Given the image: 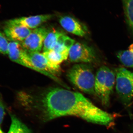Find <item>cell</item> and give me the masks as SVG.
Returning <instances> with one entry per match:
<instances>
[{
    "instance_id": "cell-1",
    "label": "cell",
    "mask_w": 133,
    "mask_h": 133,
    "mask_svg": "<svg viewBox=\"0 0 133 133\" xmlns=\"http://www.w3.org/2000/svg\"><path fill=\"white\" fill-rule=\"evenodd\" d=\"M19 104L44 122L66 116L78 117L106 126L112 123L113 116L95 106L82 94L67 88H51L37 94L17 93Z\"/></svg>"
},
{
    "instance_id": "cell-2",
    "label": "cell",
    "mask_w": 133,
    "mask_h": 133,
    "mask_svg": "<svg viewBox=\"0 0 133 133\" xmlns=\"http://www.w3.org/2000/svg\"><path fill=\"white\" fill-rule=\"evenodd\" d=\"M69 81L85 93L95 94V76L91 67L88 65H74L67 74Z\"/></svg>"
},
{
    "instance_id": "cell-3",
    "label": "cell",
    "mask_w": 133,
    "mask_h": 133,
    "mask_svg": "<svg viewBox=\"0 0 133 133\" xmlns=\"http://www.w3.org/2000/svg\"><path fill=\"white\" fill-rule=\"evenodd\" d=\"M116 82V75L111 69L102 66L98 69L95 76V94L104 105L109 104Z\"/></svg>"
},
{
    "instance_id": "cell-4",
    "label": "cell",
    "mask_w": 133,
    "mask_h": 133,
    "mask_svg": "<svg viewBox=\"0 0 133 133\" xmlns=\"http://www.w3.org/2000/svg\"><path fill=\"white\" fill-rule=\"evenodd\" d=\"M116 90L124 104L133 100V72L123 67L116 70Z\"/></svg>"
},
{
    "instance_id": "cell-5",
    "label": "cell",
    "mask_w": 133,
    "mask_h": 133,
    "mask_svg": "<svg viewBox=\"0 0 133 133\" xmlns=\"http://www.w3.org/2000/svg\"><path fill=\"white\" fill-rule=\"evenodd\" d=\"M49 31L44 27H38L32 30L30 34L21 44L28 52H40L43 48L45 37Z\"/></svg>"
},
{
    "instance_id": "cell-6",
    "label": "cell",
    "mask_w": 133,
    "mask_h": 133,
    "mask_svg": "<svg viewBox=\"0 0 133 133\" xmlns=\"http://www.w3.org/2000/svg\"><path fill=\"white\" fill-rule=\"evenodd\" d=\"M69 59L74 63H91L95 62L97 56L94 50L85 44L75 43L69 50Z\"/></svg>"
},
{
    "instance_id": "cell-7",
    "label": "cell",
    "mask_w": 133,
    "mask_h": 133,
    "mask_svg": "<svg viewBox=\"0 0 133 133\" xmlns=\"http://www.w3.org/2000/svg\"><path fill=\"white\" fill-rule=\"evenodd\" d=\"M8 55L13 62L41 73L33 65L28 52L21 43L10 42Z\"/></svg>"
},
{
    "instance_id": "cell-8",
    "label": "cell",
    "mask_w": 133,
    "mask_h": 133,
    "mask_svg": "<svg viewBox=\"0 0 133 133\" xmlns=\"http://www.w3.org/2000/svg\"><path fill=\"white\" fill-rule=\"evenodd\" d=\"M58 21L62 28L69 33L81 37L86 35L87 30L85 26L74 17L62 15L58 17Z\"/></svg>"
},
{
    "instance_id": "cell-9",
    "label": "cell",
    "mask_w": 133,
    "mask_h": 133,
    "mask_svg": "<svg viewBox=\"0 0 133 133\" xmlns=\"http://www.w3.org/2000/svg\"><path fill=\"white\" fill-rule=\"evenodd\" d=\"M3 30L9 41L19 43L24 41L32 31L24 26L14 24L9 21L6 22Z\"/></svg>"
},
{
    "instance_id": "cell-10",
    "label": "cell",
    "mask_w": 133,
    "mask_h": 133,
    "mask_svg": "<svg viewBox=\"0 0 133 133\" xmlns=\"http://www.w3.org/2000/svg\"><path fill=\"white\" fill-rule=\"evenodd\" d=\"M54 15L44 14L23 17L9 20L14 24L24 26L32 30L38 28L42 24L53 18Z\"/></svg>"
},
{
    "instance_id": "cell-11",
    "label": "cell",
    "mask_w": 133,
    "mask_h": 133,
    "mask_svg": "<svg viewBox=\"0 0 133 133\" xmlns=\"http://www.w3.org/2000/svg\"><path fill=\"white\" fill-rule=\"evenodd\" d=\"M11 123L7 133H32L31 130L16 116L10 114Z\"/></svg>"
},
{
    "instance_id": "cell-12",
    "label": "cell",
    "mask_w": 133,
    "mask_h": 133,
    "mask_svg": "<svg viewBox=\"0 0 133 133\" xmlns=\"http://www.w3.org/2000/svg\"><path fill=\"white\" fill-rule=\"evenodd\" d=\"M116 55L119 61L124 66L133 67V43L129 45L127 49L119 51Z\"/></svg>"
},
{
    "instance_id": "cell-13",
    "label": "cell",
    "mask_w": 133,
    "mask_h": 133,
    "mask_svg": "<svg viewBox=\"0 0 133 133\" xmlns=\"http://www.w3.org/2000/svg\"><path fill=\"white\" fill-rule=\"evenodd\" d=\"M69 52H60L50 50L43 52V55L53 64L60 65V64L69 57Z\"/></svg>"
},
{
    "instance_id": "cell-14",
    "label": "cell",
    "mask_w": 133,
    "mask_h": 133,
    "mask_svg": "<svg viewBox=\"0 0 133 133\" xmlns=\"http://www.w3.org/2000/svg\"><path fill=\"white\" fill-rule=\"evenodd\" d=\"M63 34L62 32L56 30L50 31L44 42L43 52L52 49L60 36Z\"/></svg>"
},
{
    "instance_id": "cell-15",
    "label": "cell",
    "mask_w": 133,
    "mask_h": 133,
    "mask_svg": "<svg viewBox=\"0 0 133 133\" xmlns=\"http://www.w3.org/2000/svg\"><path fill=\"white\" fill-rule=\"evenodd\" d=\"M126 22L133 35V0H122Z\"/></svg>"
},
{
    "instance_id": "cell-16",
    "label": "cell",
    "mask_w": 133,
    "mask_h": 133,
    "mask_svg": "<svg viewBox=\"0 0 133 133\" xmlns=\"http://www.w3.org/2000/svg\"><path fill=\"white\" fill-rule=\"evenodd\" d=\"M10 42L4 33L0 31V52L3 55L8 54Z\"/></svg>"
},
{
    "instance_id": "cell-17",
    "label": "cell",
    "mask_w": 133,
    "mask_h": 133,
    "mask_svg": "<svg viewBox=\"0 0 133 133\" xmlns=\"http://www.w3.org/2000/svg\"><path fill=\"white\" fill-rule=\"evenodd\" d=\"M5 114V107L2 101L0 99V125L2 123Z\"/></svg>"
},
{
    "instance_id": "cell-18",
    "label": "cell",
    "mask_w": 133,
    "mask_h": 133,
    "mask_svg": "<svg viewBox=\"0 0 133 133\" xmlns=\"http://www.w3.org/2000/svg\"><path fill=\"white\" fill-rule=\"evenodd\" d=\"M0 133H5L3 132V131H2V129L1 128H0Z\"/></svg>"
},
{
    "instance_id": "cell-19",
    "label": "cell",
    "mask_w": 133,
    "mask_h": 133,
    "mask_svg": "<svg viewBox=\"0 0 133 133\" xmlns=\"http://www.w3.org/2000/svg\"></svg>"
}]
</instances>
